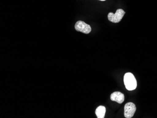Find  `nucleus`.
Here are the masks:
<instances>
[{
    "instance_id": "1",
    "label": "nucleus",
    "mask_w": 157,
    "mask_h": 118,
    "mask_svg": "<svg viewBox=\"0 0 157 118\" xmlns=\"http://www.w3.org/2000/svg\"><path fill=\"white\" fill-rule=\"evenodd\" d=\"M124 82L126 89L132 91L137 87V81L134 75L131 73H127L124 75Z\"/></svg>"
},
{
    "instance_id": "2",
    "label": "nucleus",
    "mask_w": 157,
    "mask_h": 118,
    "mask_svg": "<svg viewBox=\"0 0 157 118\" xmlns=\"http://www.w3.org/2000/svg\"><path fill=\"white\" fill-rule=\"evenodd\" d=\"M125 14V12L123 10L119 9L116 10L115 14L110 12L108 15V18L110 21L117 23L121 21Z\"/></svg>"
},
{
    "instance_id": "3",
    "label": "nucleus",
    "mask_w": 157,
    "mask_h": 118,
    "mask_svg": "<svg viewBox=\"0 0 157 118\" xmlns=\"http://www.w3.org/2000/svg\"><path fill=\"white\" fill-rule=\"evenodd\" d=\"M136 106L132 102L127 103L124 106V116L126 118L133 117L136 111Z\"/></svg>"
},
{
    "instance_id": "4",
    "label": "nucleus",
    "mask_w": 157,
    "mask_h": 118,
    "mask_svg": "<svg viewBox=\"0 0 157 118\" xmlns=\"http://www.w3.org/2000/svg\"><path fill=\"white\" fill-rule=\"evenodd\" d=\"M75 29L77 31L81 32L85 34H89L91 31L90 26L82 21L77 22L75 25Z\"/></svg>"
},
{
    "instance_id": "5",
    "label": "nucleus",
    "mask_w": 157,
    "mask_h": 118,
    "mask_svg": "<svg viewBox=\"0 0 157 118\" xmlns=\"http://www.w3.org/2000/svg\"><path fill=\"white\" fill-rule=\"evenodd\" d=\"M111 100L119 104H122L124 101V95L119 91L113 92L111 95Z\"/></svg>"
},
{
    "instance_id": "6",
    "label": "nucleus",
    "mask_w": 157,
    "mask_h": 118,
    "mask_svg": "<svg viewBox=\"0 0 157 118\" xmlns=\"http://www.w3.org/2000/svg\"><path fill=\"white\" fill-rule=\"evenodd\" d=\"M106 112V108L105 106H98L96 110V114L97 115V118H105V114Z\"/></svg>"
},
{
    "instance_id": "7",
    "label": "nucleus",
    "mask_w": 157,
    "mask_h": 118,
    "mask_svg": "<svg viewBox=\"0 0 157 118\" xmlns=\"http://www.w3.org/2000/svg\"><path fill=\"white\" fill-rule=\"evenodd\" d=\"M99 1H106V0H99Z\"/></svg>"
}]
</instances>
